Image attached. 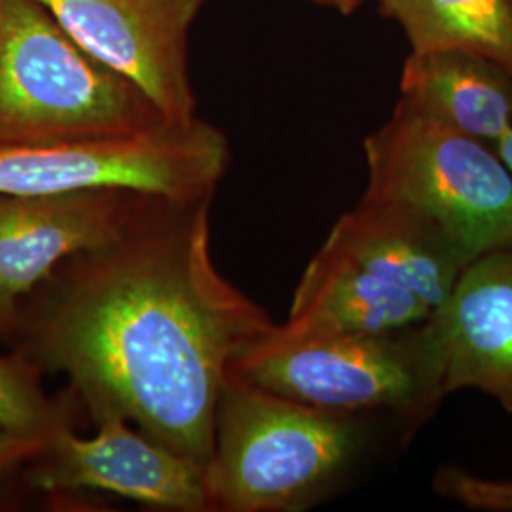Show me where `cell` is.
I'll list each match as a JSON object with an SVG mask.
<instances>
[{"instance_id": "18", "label": "cell", "mask_w": 512, "mask_h": 512, "mask_svg": "<svg viewBox=\"0 0 512 512\" xmlns=\"http://www.w3.org/2000/svg\"><path fill=\"white\" fill-rule=\"evenodd\" d=\"M311 2L321 4V6H327V8H332V10H338L340 14L349 16V14H353L361 4H365L366 0H311Z\"/></svg>"}, {"instance_id": "3", "label": "cell", "mask_w": 512, "mask_h": 512, "mask_svg": "<svg viewBox=\"0 0 512 512\" xmlns=\"http://www.w3.org/2000/svg\"><path fill=\"white\" fill-rule=\"evenodd\" d=\"M164 126L147 95L86 54L38 0H0V143L103 141Z\"/></svg>"}, {"instance_id": "8", "label": "cell", "mask_w": 512, "mask_h": 512, "mask_svg": "<svg viewBox=\"0 0 512 512\" xmlns=\"http://www.w3.org/2000/svg\"><path fill=\"white\" fill-rule=\"evenodd\" d=\"M95 61L133 82L169 124H190L188 35L207 0H38Z\"/></svg>"}, {"instance_id": "9", "label": "cell", "mask_w": 512, "mask_h": 512, "mask_svg": "<svg viewBox=\"0 0 512 512\" xmlns=\"http://www.w3.org/2000/svg\"><path fill=\"white\" fill-rule=\"evenodd\" d=\"M97 433L84 439L59 425L38 454L31 484L44 492L99 490L165 511H211L205 467L150 439L120 414L93 418Z\"/></svg>"}, {"instance_id": "13", "label": "cell", "mask_w": 512, "mask_h": 512, "mask_svg": "<svg viewBox=\"0 0 512 512\" xmlns=\"http://www.w3.org/2000/svg\"><path fill=\"white\" fill-rule=\"evenodd\" d=\"M412 52L480 55L512 73V0H378Z\"/></svg>"}, {"instance_id": "15", "label": "cell", "mask_w": 512, "mask_h": 512, "mask_svg": "<svg viewBox=\"0 0 512 512\" xmlns=\"http://www.w3.org/2000/svg\"><path fill=\"white\" fill-rule=\"evenodd\" d=\"M435 490L475 511L512 512L511 480H490L444 467L435 476Z\"/></svg>"}, {"instance_id": "17", "label": "cell", "mask_w": 512, "mask_h": 512, "mask_svg": "<svg viewBox=\"0 0 512 512\" xmlns=\"http://www.w3.org/2000/svg\"><path fill=\"white\" fill-rule=\"evenodd\" d=\"M494 148L495 152H497V156L501 158V162L509 169V173H511L512 177V126L509 128V131L497 141V145H495Z\"/></svg>"}, {"instance_id": "2", "label": "cell", "mask_w": 512, "mask_h": 512, "mask_svg": "<svg viewBox=\"0 0 512 512\" xmlns=\"http://www.w3.org/2000/svg\"><path fill=\"white\" fill-rule=\"evenodd\" d=\"M467 266L416 217L361 198L311 258L279 327L291 334L414 329L439 311Z\"/></svg>"}, {"instance_id": "14", "label": "cell", "mask_w": 512, "mask_h": 512, "mask_svg": "<svg viewBox=\"0 0 512 512\" xmlns=\"http://www.w3.org/2000/svg\"><path fill=\"white\" fill-rule=\"evenodd\" d=\"M63 425L25 355L0 357V429L33 439H46Z\"/></svg>"}, {"instance_id": "5", "label": "cell", "mask_w": 512, "mask_h": 512, "mask_svg": "<svg viewBox=\"0 0 512 512\" xmlns=\"http://www.w3.org/2000/svg\"><path fill=\"white\" fill-rule=\"evenodd\" d=\"M357 444L353 416L296 403L230 372L205 467L211 511L304 509L346 469Z\"/></svg>"}, {"instance_id": "16", "label": "cell", "mask_w": 512, "mask_h": 512, "mask_svg": "<svg viewBox=\"0 0 512 512\" xmlns=\"http://www.w3.org/2000/svg\"><path fill=\"white\" fill-rule=\"evenodd\" d=\"M48 440L21 437L0 429V482L6 473L25 459L38 458V454L46 448Z\"/></svg>"}, {"instance_id": "12", "label": "cell", "mask_w": 512, "mask_h": 512, "mask_svg": "<svg viewBox=\"0 0 512 512\" xmlns=\"http://www.w3.org/2000/svg\"><path fill=\"white\" fill-rule=\"evenodd\" d=\"M401 99L490 147L512 126V73L480 55L410 52L401 76Z\"/></svg>"}, {"instance_id": "7", "label": "cell", "mask_w": 512, "mask_h": 512, "mask_svg": "<svg viewBox=\"0 0 512 512\" xmlns=\"http://www.w3.org/2000/svg\"><path fill=\"white\" fill-rule=\"evenodd\" d=\"M228 164L226 135L200 118L120 139L0 143V194L118 188L188 202L213 198Z\"/></svg>"}, {"instance_id": "4", "label": "cell", "mask_w": 512, "mask_h": 512, "mask_svg": "<svg viewBox=\"0 0 512 512\" xmlns=\"http://www.w3.org/2000/svg\"><path fill=\"white\" fill-rule=\"evenodd\" d=\"M363 200L385 203L439 234L467 264L512 253V177L494 147L399 97L365 141Z\"/></svg>"}, {"instance_id": "1", "label": "cell", "mask_w": 512, "mask_h": 512, "mask_svg": "<svg viewBox=\"0 0 512 512\" xmlns=\"http://www.w3.org/2000/svg\"><path fill=\"white\" fill-rule=\"evenodd\" d=\"M211 200L147 196L120 238L55 270L25 338L92 418L120 414L203 467L232 366L275 329L213 262Z\"/></svg>"}, {"instance_id": "10", "label": "cell", "mask_w": 512, "mask_h": 512, "mask_svg": "<svg viewBox=\"0 0 512 512\" xmlns=\"http://www.w3.org/2000/svg\"><path fill=\"white\" fill-rule=\"evenodd\" d=\"M147 196L118 188L0 194V332L14 329L21 300L63 262L120 238Z\"/></svg>"}, {"instance_id": "11", "label": "cell", "mask_w": 512, "mask_h": 512, "mask_svg": "<svg viewBox=\"0 0 512 512\" xmlns=\"http://www.w3.org/2000/svg\"><path fill=\"white\" fill-rule=\"evenodd\" d=\"M420 332L440 403L478 389L512 414V253L471 262Z\"/></svg>"}, {"instance_id": "6", "label": "cell", "mask_w": 512, "mask_h": 512, "mask_svg": "<svg viewBox=\"0 0 512 512\" xmlns=\"http://www.w3.org/2000/svg\"><path fill=\"white\" fill-rule=\"evenodd\" d=\"M251 384L313 408L355 416L389 410L408 429L439 408L420 325L391 334L317 330L291 334L279 325L230 370Z\"/></svg>"}]
</instances>
